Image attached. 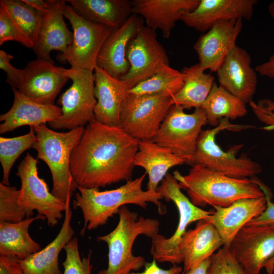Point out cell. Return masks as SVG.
Segmentation results:
<instances>
[{
  "mask_svg": "<svg viewBox=\"0 0 274 274\" xmlns=\"http://www.w3.org/2000/svg\"><path fill=\"white\" fill-rule=\"evenodd\" d=\"M139 142L120 127L91 121L71 155L78 187L99 189L130 180Z\"/></svg>",
  "mask_w": 274,
  "mask_h": 274,
  "instance_id": "6da1fadb",
  "label": "cell"
},
{
  "mask_svg": "<svg viewBox=\"0 0 274 274\" xmlns=\"http://www.w3.org/2000/svg\"><path fill=\"white\" fill-rule=\"evenodd\" d=\"M145 172L134 180H129L115 189L99 191V189L85 188L78 186V192L73 201L74 209H80L84 219L81 230L83 235L86 230L94 229L107 223L109 219L118 214L119 209L127 204H134L146 209L147 203H154L160 215L166 212L160 202L162 196L157 191L143 190L142 184Z\"/></svg>",
  "mask_w": 274,
  "mask_h": 274,
  "instance_id": "7a4b0ae2",
  "label": "cell"
},
{
  "mask_svg": "<svg viewBox=\"0 0 274 274\" xmlns=\"http://www.w3.org/2000/svg\"><path fill=\"white\" fill-rule=\"evenodd\" d=\"M173 176L190 201L199 208L226 207L240 199L264 196L253 177L232 178L199 164L192 165L186 175L175 170Z\"/></svg>",
  "mask_w": 274,
  "mask_h": 274,
  "instance_id": "3957f363",
  "label": "cell"
},
{
  "mask_svg": "<svg viewBox=\"0 0 274 274\" xmlns=\"http://www.w3.org/2000/svg\"><path fill=\"white\" fill-rule=\"evenodd\" d=\"M118 215L115 228L96 238L98 242H105L109 250L108 266L97 274H129L139 270L147 262L143 257L132 254L135 240L140 235L152 238L158 234L159 222L156 219L139 217L126 206L119 209Z\"/></svg>",
  "mask_w": 274,
  "mask_h": 274,
  "instance_id": "277c9868",
  "label": "cell"
},
{
  "mask_svg": "<svg viewBox=\"0 0 274 274\" xmlns=\"http://www.w3.org/2000/svg\"><path fill=\"white\" fill-rule=\"evenodd\" d=\"M32 127L36 140L32 148L37 152V159L44 161L50 170L51 193L65 203L78 189L71 172V158L85 128L79 127L63 132L49 128L46 124Z\"/></svg>",
  "mask_w": 274,
  "mask_h": 274,
  "instance_id": "5b68a950",
  "label": "cell"
},
{
  "mask_svg": "<svg viewBox=\"0 0 274 274\" xmlns=\"http://www.w3.org/2000/svg\"><path fill=\"white\" fill-rule=\"evenodd\" d=\"M252 127L251 125L231 124L227 118L222 119L214 128L201 131L194 153L188 164H199L232 178L255 177L262 171L258 162L244 154L237 157L235 155L237 148L234 151H224L216 140L217 134L221 131H236Z\"/></svg>",
  "mask_w": 274,
  "mask_h": 274,
  "instance_id": "8992f818",
  "label": "cell"
},
{
  "mask_svg": "<svg viewBox=\"0 0 274 274\" xmlns=\"http://www.w3.org/2000/svg\"><path fill=\"white\" fill-rule=\"evenodd\" d=\"M178 181L167 173L157 188V191L166 201H172L179 212V223L175 232L169 238L156 234L152 238L150 253L158 262H169L173 265L183 262L179 246L187 226L191 223L208 218L213 211L202 210L194 205L181 191Z\"/></svg>",
  "mask_w": 274,
  "mask_h": 274,
  "instance_id": "52a82bcc",
  "label": "cell"
},
{
  "mask_svg": "<svg viewBox=\"0 0 274 274\" xmlns=\"http://www.w3.org/2000/svg\"><path fill=\"white\" fill-rule=\"evenodd\" d=\"M184 109L181 106L173 105L152 141L182 157L188 164L202 128L208 122L201 107L195 109L190 114L185 113Z\"/></svg>",
  "mask_w": 274,
  "mask_h": 274,
  "instance_id": "ba28073f",
  "label": "cell"
},
{
  "mask_svg": "<svg viewBox=\"0 0 274 274\" xmlns=\"http://www.w3.org/2000/svg\"><path fill=\"white\" fill-rule=\"evenodd\" d=\"M67 75L72 84L57 100L62 114L48 123L53 129L70 130L84 127L95 119L94 110L97 101L92 72L71 67L67 70Z\"/></svg>",
  "mask_w": 274,
  "mask_h": 274,
  "instance_id": "9c48e42d",
  "label": "cell"
},
{
  "mask_svg": "<svg viewBox=\"0 0 274 274\" xmlns=\"http://www.w3.org/2000/svg\"><path fill=\"white\" fill-rule=\"evenodd\" d=\"M38 163V159L27 153L17 166L16 175L21 181L18 203L25 210L26 218L36 211L45 217L49 226L53 227L62 219L66 203L49 191L47 184L39 176Z\"/></svg>",
  "mask_w": 274,
  "mask_h": 274,
  "instance_id": "30bf717a",
  "label": "cell"
},
{
  "mask_svg": "<svg viewBox=\"0 0 274 274\" xmlns=\"http://www.w3.org/2000/svg\"><path fill=\"white\" fill-rule=\"evenodd\" d=\"M172 106L171 97L129 93L121 106L119 127L139 141H152Z\"/></svg>",
  "mask_w": 274,
  "mask_h": 274,
  "instance_id": "8fae6325",
  "label": "cell"
},
{
  "mask_svg": "<svg viewBox=\"0 0 274 274\" xmlns=\"http://www.w3.org/2000/svg\"><path fill=\"white\" fill-rule=\"evenodd\" d=\"M63 13L72 25L73 39L61 59L67 61L72 68L94 71L99 51L114 30L86 20L70 5L65 6Z\"/></svg>",
  "mask_w": 274,
  "mask_h": 274,
  "instance_id": "7c38bea8",
  "label": "cell"
},
{
  "mask_svg": "<svg viewBox=\"0 0 274 274\" xmlns=\"http://www.w3.org/2000/svg\"><path fill=\"white\" fill-rule=\"evenodd\" d=\"M130 67L121 79L130 89L155 74L163 65H169L163 46L155 30L144 24L130 41L126 50Z\"/></svg>",
  "mask_w": 274,
  "mask_h": 274,
  "instance_id": "4fadbf2b",
  "label": "cell"
},
{
  "mask_svg": "<svg viewBox=\"0 0 274 274\" xmlns=\"http://www.w3.org/2000/svg\"><path fill=\"white\" fill-rule=\"evenodd\" d=\"M247 274H260L274 257V228L270 225H245L228 247Z\"/></svg>",
  "mask_w": 274,
  "mask_h": 274,
  "instance_id": "5bb4252c",
  "label": "cell"
},
{
  "mask_svg": "<svg viewBox=\"0 0 274 274\" xmlns=\"http://www.w3.org/2000/svg\"><path fill=\"white\" fill-rule=\"evenodd\" d=\"M67 70L37 58L24 68L23 81L18 90L37 103L54 105L56 98L70 79Z\"/></svg>",
  "mask_w": 274,
  "mask_h": 274,
  "instance_id": "9a60e30c",
  "label": "cell"
},
{
  "mask_svg": "<svg viewBox=\"0 0 274 274\" xmlns=\"http://www.w3.org/2000/svg\"><path fill=\"white\" fill-rule=\"evenodd\" d=\"M242 28V19L220 20L198 38L193 48L204 71L217 72L227 54L236 45Z\"/></svg>",
  "mask_w": 274,
  "mask_h": 274,
  "instance_id": "2e32d148",
  "label": "cell"
},
{
  "mask_svg": "<svg viewBox=\"0 0 274 274\" xmlns=\"http://www.w3.org/2000/svg\"><path fill=\"white\" fill-rule=\"evenodd\" d=\"M216 73L220 87L245 104L252 100L257 78L255 70L251 66V57L246 50L234 46Z\"/></svg>",
  "mask_w": 274,
  "mask_h": 274,
  "instance_id": "e0dca14e",
  "label": "cell"
},
{
  "mask_svg": "<svg viewBox=\"0 0 274 274\" xmlns=\"http://www.w3.org/2000/svg\"><path fill=\"white\" fill-rule=\"evenodd\" d=\"M256 0H200L193 11L185 13L181 21L196 31H208L220 20L252 19Z\"/></svg>",
  "mask_w": 274,
  "mask_h": 274,
  "instance_id": "ac0fdd59",
  "label": "cell"
},
{
  "mask_svg": "<svg viewBox=\"0 0 274 274\" xmlns=\"http://www.w3.org/2000/svg\"><path fill=\"white\" fill-rule=\"evenodd\" d=\"M50 7L43 13L38 37L32 48L38 59L54 63L50 57L53 50L64 54L73 42V33L64 20V0H49Z\"/></svg>",
  "mask_w": 274,
  "mask_h": 274,
  "instance_id": "d6986e66",
  "label": "cell"
},
{
  "mask_svg": "<svg viewBox=\"0 0 274 274\" xmlns=\"http://www.w3.org/2000/svg\"><path fill=\"white\" fill-rule=\"evenodd\" d=\"M144 24L143 19L132 14L119 28L114 30L98 54L97 65L113 77L121 79L129 71L126 50L131 40Z\"/></svg>",
  "mask_w": 274,
  "mask_h": 274,
  "instance_id": "ffe728a7",
  "label": "cell"
},
{
  "mask_svg": "<svg viewBox=\"0 0 274 274\" xmlns=\"http://www.w3.org/2000/svg\"><path fill=\"white\" fill-rule=\"evenodd\" d=\"M94 71V94L97 101L95 120L107 126L119 127L121 106L129 89L123 81L113 77L99 66L97 65Z\"/></svg>",
  "mask_w": 274,
  "mask_h": 274,
  "instance_id": "44dd1931",
  "label": "cell"
},
{
  "mask_svg": "<svg viewBox=\"0 0 274 274\" xmlns=\"http://www.w3.org/2000/svg\"><path fill=\"white\" fill-rule=\"evenodd\" d=\"M200 0H133L132 13L140 15L146 26L159 29L163 38H169L176 23L183 15L194 10Z\"/></svg>",
  "mask_w": 274,
  "mask_h": 274,
  "instance_id": "7402d4cb",
  "label": "cell"
},
{
  "mask_svg": "<svg viewBox=\"0 0 274 274\" xmlns=\"http://www.w3.org/2000/svg\"><path fill=\"white\" fill-rule=\"evenodd\" d=\"M266 200L260 198L237 200L226 207H214L213 214L205 219L212 224L228 247L239 230L266 209Z\"/></svg>",
  "mask_w": 274,
  "mask_h": 274,
  "instance_id": "603a6c76",
  "label": "cell"
},
{
  "mask_svg": "<svg viewBox=\"0 0 274 274\" xmlns=\"http://www.w3.org/2000/svg\"><path fill=\"white\" fill-rule=\"evenodd\" d=\"M14 101L10 109L1 115L0 133H5L18 127L28 125L35 127L46 124L59 118L62 114L60 107L55 105L37 103L17 89H12Z\"/></svg>",
  "mask_w": 274,
  "mask_h": 274,
  "instance_id": "cb8c5ba5",
  "label": "cell"
},
{
  "mask_svg": "<svg viewBox=\"0 0 274 274\" xmlns=\"http://www.w3.org/2000/svg\"><path fill=\"white\" fill-rule=\"evenodd\" d=\"M224 246L215 226L205 219L198 221L195 227L183 235L179 248L183 257V272L196 267Z\"/></svg>",
  "mask_w": 274,
  "mask_h": 274,
  "instance_id": "d4e9b609",
  "label": "cell"
},
{
  "mask_svg": "<svg viewBox=\"0 0 274 274\" xmlns=\"http://www.w3.org/2000/svg\"><path fill=\"white\" fill-rule=\"evenodd\" d=\"M71 200L69 198L66 201L63 222L56 237L43 249L20 260L23 274H62L59 266V255L75 234L71 225Z\"/></svg>",
  "mask_w": 274,
  "mask_h": 274,
  "instance_id": "484cf974",
  "label": "cell"
},
{
  "mask_svg": "<svg viewBox=\"0 0 274 274\" xmlns=\"http://www.w3.org/2000/svg\"><path fill=\"white\" fill-rule=\"evenodd\" d=\"M66 2L86 20L113 30L120 28L132 13V1L67 0Z\"/></svg>",
  "mask_w": 274,
  "mask_h": 274,
  "instance_id": "4316f807",
  "label": "cell"
},
{
  "mask_svg": "<svg viewBox=\"0 0 274 274\" xmlns=\"http://www.w3.org/2000/svg\"><path fill=\"white\" fill-rule=\"evenodd\" d=\"M185 163V160L152 141H140L134 165L143 168L149 177L147 190L157 191L161 183L173 167Z\"/></svg>",
  "mask_w": 274,
  "mask_h": 274,
  "instance_id": "83f0119b",
  "label": "cell"
},
{
  "mask_svg": "<svg viewBox=\"0 0 274 274\" xmlns=\"http://www.w3.org/2000/svg\"><path fill=\"white\" fill-rule=\"evenodd\" d=\"M38 214L17 223L0 222V255L14 256L23 260L41 250V246L30 236L28 228L38 220H45Z\"/></svg>",
  "mask_w": 274,
  "mask_h": 274,
  "instance_id": "f1b7e54d",
  "label": "cell"
},
{
  "mask_svg": "<svg viewBox=\"0 0 274 274\" xmlns=\"http://www.w3.org/2000/svg\"><path fill=\"white\" fill-rule=\"evenodd\" d=\"M184 84L181 89L172 97L173 105H177L184 109L201 107L214 84L215 78L207 74L199 63L184 67Z\"/></svg>",
  "mask_w": 274,
  "mask_h": 274,
  "instance_id": "f546056e",
  "label": "cell"
},
{
  "mask_svg": "<svg viewBox=\"0 0 274 274\" xmlns=\"http://www.w3.org/2000/svg\"><path fill=\"white\" fill-rule=\"evenodd\" d=\"M201 108L204 110L208 124L216 127L224 118L234 120L247 113L246 104L215 82Z\"/></svg>",
  "mask_w": 274,
  "mask_h": 274,
  "instance_id": "4dcf8cb0",
  "label": "cell"
},
{
  "mask_svg": "<svg viewBox=\"0 0 274 274\" xmlns=\"http://www.w3.org/2000/svg\"><path fill=\"white\" fill-rule=\"evenodd\" d=\"M184 75L171 67L163 65L155 74L143 81L132 88L129 93L137 95H159L172 97L182 87Z\"/></svg>",
  "mask_w": 274,
  "mask_h": 274,
  "instance_id": "1f68e13d",
  "label": "cell"
},
{
  "mask_svg": "<svg viewBox=\"0 0 274 274\" xmlns=\"http://www.w3.org/2000/svg\"><path fill=\"white\" fill-rule=\"evenodd\" d=\"M36 140L32 127L28 133L13 138H0V162L3 170L2 183L9 185V177L12 167L20 155L32 148Z\"/></svg>",
  "mask_w": 274,
  "mask_h": 274,
  "instance_id": "d6a6232c",
  "label": "cell"
},
{
  "mask_svg": "<svg viewBox=\"0 0 274 274\" xmlns=\"http://www.w3.org/2000/svg\"><path fill=\"white\" fill-rule=\"evenodd\" d=\"M0 4L7 9L35 45L38 37L43 13L23 0H1Z\"/></svg>",
  "mask_w": 274,
  "mask_h": 274,
  "instance_id": "836d02e7",
  "label": "cell"
},
{
  "mask_svg": "<svg viewBox=\"0 0 274 274\" xmlns=\"http://www.w3.org/2000/svg\"><path fill=\"white\" fill-rule=\"evenodd\" d=\"M19 190L0 183V222L17 223L26 217L19 204Z\"/></svg>",
  "mask_w": 274,
  "mask_h": 274,
  "instance_id": "e575fe53",
  "label": "cell"
},
{
  "mask_svg": "<svg viewBox=\"0 0 274 274\" xmlns=\"http://www.w3.org/2000/svg\"><path fill=\"white\" fill-rule=\"evenodd\" d=\"M16 41L32 49L34 44L12 17L7 9L0 4V45Z\"/></svg>",
  "mask_w": 274,
  "mask_h": 274,
  "instance_id": "d590c367",
  "label": "cell"
},
{
  "mask_svg": "<svg viewBox=\"0 0 274 274\" xmlns=\"http://www.w3.org/2000/svg\"><path fill=\"white\" fill-rule=\"evenodd\" d=\"M66 257L62 264L63 274H92L91 252L86 257L81 258L77 237H73L64 247Z\"/></svg>",
  "mask_w": 274,
  "mask_h": 274,
  "instance_id": "8d00e7d4",
  "label": "cell"
},
{
  "mask_svg": "<svg viewBox=\"0 0 274 274\" xmlns=\"http://www.w3.org/2000/svg\"><path fill=\"white\" fill-rule=\"evenodd\" d=\"M210 258L208 274H247L226 246L220 248Z\"/></svg>",
  "mask_w": 274,
  "mask_h": 274,
  "instance_id": "74e56055",
  "label": "cell"
},
{
  "mask_svg": "<svg viewBox=\"0 0 274 274\" xmlns=\"http://www.w3.org/2000/svg\"><path fill=\"white\" fill-rule=\"evenodd\" d=\"M257 118L265 124L263 129L274 131V101L270 99H261L249 103Z\"/></svg>",
  "mask_w": 274,
  "mask_h": 274,
  "instance_id": "f35d334b",
  "label": "cell"
},
{
  "mask_svg": "<svg viewBox=\"0 0 274 274\" xmlns=\"http://www.w3.org/2000/svg\"><path fill=\"white\" fill-rule=\"evenodd\" d=\"M14 57L4 51L0 50V68L6 74V81L12 89L18 90L21 87L23 79L24 69L17 68L11 63Z\"/></svg>",
  "mask_w": 274,
  "mask_h": 274,
  "instance_id": "ab89813d",
  "label": "cell"
},
{
  "mask_svg": "<svg viewBox=\"0 0 274 274\" xmlns=\"http://www.w3.org/2000/svg\"><path fill=\"white\" fill-rule=\"evenodd\" d=\"M253 178L264 194L266 207L260 215L251 219L246 225H270L274 223V203L271 200L272 194L271 190L257 178Z\"/></svg>",
  "mask_w": 274,
  "mask_h": 274,
  "instance_id": "60d3db41",
  "label": "cell"
},
{
  "mask_svg": "<svg viewBox=\"0 0 274 274\" xmlns=\"http://www.w3.org/2000/svg\"><path fill=\"white\" fill-rule=\"evenodd\" d=\"M0 274H23L20 259L14 256L0 255Z\"/></svg>",
  "mask_w": 274,
  "mask_h": 274,
  "instance_id": "b9f144b4",
  "label": "cell"
},
{
  "mask_svg": "<svg viewBox=\"0 0 274 274\" xmlns=\"http://www.w3.org/2000/svg\"><path fill=\"white\" fill-rule=\"evenodd\" d=\"M182 271V268L176 264L173 265L168 269H163L159 267L155 259L152 262H147L145 269L141 272L132 271L129 274H180Z\"/></svg>",
  "mask_w": 274,
  "mask_h": 274,
  "instance_id": "7bdbcfd3",
  "label": "cell"
},
{
  "mask_svg": "<svg viewBox=\"0 0 274 274\" xmlns=\"http://www.w3.org/2000/svg\"><path fill=\"white\" fill-rule=\"evenodd\" d=\"M255 71L261 76L274 78V53L267 61L256 66Z\"/></svg>",
  "mask_w": 274,
  "mask_h": 274,
  "instance_id": "ee69618b",
  "label": "cell"
},
{
  "mask_svg": "<svg viewBox=\"0 0 274 274\" xmlns=\"http://www.w3.org/2000/svg\"><path fill=\"white\" fill-rule=\"evenodd\" d=\"M24 2L35 9L44 13L49 9L50 4L49 0H23Z\"/></svg>",
  "mask_w": 274,
  "mask_h": 274,
  "instance_id": "f6af8a7d",
  "label": "cell"
},
{
  "mask_svg": "<svg viewBox=\"0 0 274 274\" xmlns=\"http://www.w3.org/2000/svg\"><path fill=\"white\" fill-rule=\"evenodd\" d=\"M210 258L203 261L196 267L182 272V274H208V270L211 262Z\"/></svg>",
  "mask_w": 274,
  "mask_h": 274,
  "instance_id": "bcb514c9",
  "label": "cell"
},
{
  "mask_svg": "<svg viewBox=\"0 0 274 274\" xmlns=\"http://www.w3.org/2000/svg\"><path fill=\"white\" fill-rule=\"evenodd\" d=\"M274 228V223L268 225ZM274 265V257L271 260H269L265 264L264 267L265 268L268 274H273V267Z\"/></svg>",
  "mask_w": 274,
  "mask_h": 274,
  "instance_id": "7dc6e473",
  "label": "cell"
},
{
  "mask_svg": "<svg viewBox=\"0 0 274 274\" xmlns=\"http://www.w3.org/2000/svg\"><path fill=\"white\" fill-rule=\"evenodd\" d=\"M268 11L270 16L274 19V1L269 4Z\"/></svg>",
  "mask_w": 274,
  "mask_h": 274,
  "instance_id": "c3c4849f",
  "label": "cell"
},
{
  "mask_svg": "<svg viewBox=\"0 0 274 274\" xmlns=\"http://www.w3.org/2000/svg\"><path fill=\"white\" fill-rule=\"evenodd\" d=\"M273 273H274V265H273Z\"/></svg>",
  "mask_w": 274,
  "mask_h": 274,
  "instance_id": "681fc988",
  "label": "cell"
}]
</instances>
